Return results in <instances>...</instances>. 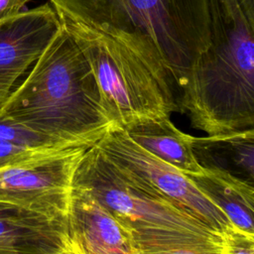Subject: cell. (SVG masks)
I'll list each match as a JSON object with an SVG mask.
<instances>
[{
	"label": "cell",
	"mask_w": 254,
	"mask_h": 254,
	"mask_svg": "<svg viewBox=\"0 0 254 254\" xmlns=\"http://www.w3.org/2000/svg\"><path fill=\"white\" fill-rule=\"evenodd\" d=\"M68 31L109 38L137 55L178 98L209 44L208 0H49Z\"/></svg>",
	"instance_id": "1"
},
{
	"label": "cell",
	"mask_w": 254,
	"mask_h": 254,
	"mask_svg": "<svg viewBox=\"0 0 254 254\" xmlns=\"http://www.w3.org/2000/svg\"><path fill=\"white\" fill-rule=\"evenodd\" d=\"M0 115L68 146L90 147L114 125L86 59L63 25Z\"/></svg>",
	"instance_id": "2"
},
{
	"label": "cell",
	"mask_w": 254,
	"mask_h": 254,
	"mask_svg": "<svg viewBox=\"0 0 254 254\" xmlns=\"http://www.w3.org/2000/svg\"><path fill=\"white\" fill-rule=\"evenodd\" d=\"M209 44L177 103L208 136L253 128L254 15L238 0H208Z\"/></svg>",
	"instance_id": "3"
},
{
	"label": "cell",
	"mask_w": 254,
	"mask_h": 254,
	"mask_svg": "<svg viewBox=\"0 0 254 254\" xmlns=\"http://www.w3.org/2000/svg\"><path fill=\"white\" fill-rule=\"evenodd\" d=\"M72 186L89 192L129 230L139 254L222 252L220 234L112 163L95 145L79 161Z\"/></svg>",
	"instance_id": "4"
},
{
	"label": "cell",
	"mask_w": 254,
	"mask_h": 254,
	"mask_svg": "<svg viewBox=\"0 0 254 254\" xmlns=\"http://www.w3.org/2000/svg\"><path fill=\"white\" fill-rule=\"evenodd\" d=\"M68 33L86 59L101 104L115 126L126 128L148 119L171 118L179 111L173 87L132 51L106 37Z\"/></svg>",
	"instance_id": "5"
},
{
	"label": "cell",
	"mask_w": 254,
	"mask_h": 254,
	"mask_svg": "<svg viewBox=\"0 0 254 254\" xmlns=\"http://www.w3.org/2000/svg\"><path fill=\"white\" fill-rule=\"evenodd\" d=\"M94 145L112 163L139 178L221 236L233 227L226 215L186 174L137 145L123 128L111 126Z\"/></svg>",
	"instance_id": "6"
},
{
	"label": "cell",
	"mask_w": 254,
	"mask_h": 254,
	"mask_svg": "<svg viewBox=\"0 0 254 254\" xmlns=\"http://www.w3.org/2000/svg\"><path fill=\"white\" fill-rule=\"evenodd\" d=\"M88 148L68 147L0 169V201L66 219L74 173Z\"/></svg>",
	"instance_id": "7"
},
{
	"label": "cell",
	"mask_w": 254,
	"mask_h": 254,
	"mask_svg": "<svg viewBox=\"0 0 254 254\" xmlns=\"http://www.w3.org/2000/svg\"><path fill=\"white\" fill-rule=\"evenodd\" d=\"M62 28L50 3L0 21V105Z\"/></svg>",
	"instance_id": "8"
},
{
	"label": "cell",
	"mask_w": 254,
	"mask_h": 254,
	"mask_svg": "<svg viewBox=\"0 0 254 254\" xmlns=\"http://www.w3.org/2000/svg\"><path fill=\"white\" fill-rule=\"evenodd\" d=\"M67 228L72 254H139L129 230L94 196L73 186Z\"/></svg>",
	"instance_id": "9"
},
{
	"label": "cell",
	"mask_w": 254,
	"mask_h": 254,
	"mask_svg": "<svg viewBox=\"0 0 254 254\" xmlns=\"http://www.w3.org/2000/svg\"><path fill=\"white\" fill-rule=\"evenodd\" d=\"M72 253L67 218L0 201V254Z\"/></svg>",
	"instance_id": "10"
},
{
	"label": "cell",
	"mask_w": 254,
	"mask_h": 254,
	"mask_svg": "<svg viewBox=\"0 0 254 254\" xmlns=\"http://www.w3.org/2000/svg\"><path fill=\"white\" fill-rule=\"evenodd\" d=\"M199 191L217 206L231 224L254 234L253 184L227 169L207 165L200 174H186Z\"/></svg>",
	"instance_id": "11"
},
{
	"label": "cell",
	"mask_w": 254,
	"mask_h": 254,
	"mask_svg": "<svg viewBox=\"0 0 254 254\" xmlns=\"http://www.w3.org/2000/svg\"><path fill=\"white\" fill-rule=\"evenodd\" d=\"M123 129L137 145L182 173H202L203 166L193 151V136L177 128L171 118L148 119Z\"/></svg>",
	"instance_id": "12"
},
{
	"label": "cell",
	"mask_w": 254,
	"mask_h": 254,
	"mask_svg": "<svg viewBox=\"0 0 254 254\" xmlns=\"http://www.w3.org/2000/svg\"><path fill=\"white\" fill-rule=\"evenodd\" d=\"M0 142L30 148L69 147L3 115H0Z\"/></svg>",
	"instance_id": "13"
},
{
	"label": "cell",
	"mask_w": 254,
	"mask_h": 254,
	"mask_svg": "<svg viewBox=\"0 0 254 254\" xmlns=\"http://www.w3.org/2000/svg\"><path fill=\"white\" fill-rule=\"evenodd\" d=\"M74 147V146H69ZM68 147L57 148H30L18 146L14 144L0 142V169L30 161L33 159L41 158Z\"/></svg>",
	"instance_id": "14"
},
{
	"label": "cell",
	"mask_w": 254,
	"mask_h": 254,
	"mask_svg": "<svg viewBox=\"0 0 254 254\" xmlns=\"http://www.w3.org/2000/svg\"><path fill=\"white\" fill-rule=\"evenodd\" d=\"M222 254H254V234L233 226L222 236Z\"/></svg>",
	"instance_id": "15"
},
{
	"label": "cell",
	"mask_w": 254,
	"mask_h": 254,
	"mask_svg": "<svg viewBox=\"0 0 254 254\" xmlns=\"http://www.w3.org/2000/svg\"><path fill=\"white\" fill-rule=\"evenodd\" d=\"M31 0H0V21L17 15Z\"/></svg>",
	"instance_id": "16"
},
{
	"label": "cell",
	"mask_w": 254,
	"mask_h": 254,
	"mask_svg": "<svg viewBox=\"0 0 254 254\" xmlns=\"http://www.w3.org/2000/svg\"><path fill=\"white\" fill-rule=\"evenodd\" d=\"M241 6L251 15H254V0H238Z\"/></svg>",
	"instance_id": "17"
},
{
	"label": "cell",
	"mask_w": 254,
	"mask_h": 254,
	"mask_svg": "<svg viewBox=\"0 0 254 254\" xmlns=\"http://www.w3.org/2000/svg\"><path fill=\"white\" fill-rule=\"evenodd\" d=\"M68 254H72V253H68Z\"/></svg>",
	"instance_id": "18"
}]
</instances>
